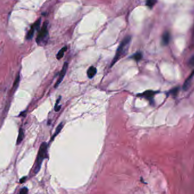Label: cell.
<instances>
[{"mask_svg": "<svg viewBox=\"0 0 194 194\" xmlns=\"http://www.w3.org/2000/svg\"><path fill=\"white\" fill-rule=\"evenodd\" d=\"M131 40V38L130 36H127L122 40L121 43L120 44L118 48L117 49L115 57L113 58L112 63L110 64V67H112L117 61H119V60H120L124 55H126L128 49L129 48Z\"/></svg>", "mask_w": 194, "mask_h": 194, "instance_id": "obj_1", "label": "cell"}, {"mask_svg": "<svg viewBox=\"0 0 194 194\" xmlns=\"http://www.w3.org/2000/svg\"><path fill=\"white\" fill-rule=\"evenodd\" d=\"M47 144L46 142H44L39 148L38 154L36 161V164L35 166V173H37L39 171L41 165L44 158L47 157Z\"/></svg>", "mask_w": 194, "mask_h": 194, "instance_id": "obj_2", "label": "cell"}, {"mask_svg": "<svg viewBox=\"0 0 194 194\" xmlns=\"http://www.w3.org/2000/svg\"><path fill=\"white\" fill-rule=\"evenodd\" d=\"M48 35V23L47 22H44L43 27L39 31V34L37 36L36 39V42L38 44L41 45L44 43V42L47 40V37Z\"/></svg>", "mask_w": 194, "mask_h": 194, "instance_id": "obj_3", "label": "cell"}, {"mask_svg": "<svg viewBox=\"0 0 194 194\" xmlns=\"http://www.w3.org/2000/svg\"><path fill=\"white\" fill-rule=\"evenodd\" d=\"M68 63H65L64 64L63 67L62 68V69L60 73V74H59V77H58V81H56V83H55V87L56 88L57 87H58V85L61 83L62 82V81L63 80L64 77L65 75V74L67 73V69H68Z\"/></svg>", "mask_w": 194, "mask_h": 194, "instance_id": "obj_4", "label": "cell"}, {"mask_svg": "<svg viewBox=\"0 0 194 194\" xmlns=\"http://www.w3.org/2000/svg\"><path fill=\"white\" fill-rule=\"evenodd\" d=\"M156 93L157 92H153L152 90H148V91H146L145 92H142L141 94H138L137 96L144 98L146 99H148V101H149L150 102H152L153 101V97Z\"/></svg>", "mask_w": 194, "mask_h": 194, "instance_id": "obj_5", "label": "cell"}, {"mask_svg": "<svg viewBox=\"0 0 194 194\" xmlns=\"http://www.w3.org/2000/svg\"><path fill=\"white\" fill-rule=\"evenodd\" d=\"M170 40V34L169 32L164 33L162 36V43L164 45H166L169 43Z\"/></svg>", "mask_w": 194, "mask_h": 194, "instance_id": "obj_6", "label": "cell"}, {"mask_svg": "<svg viewBox=\"0 0 194 194\" xmlns=\"http://www.w3.org/2000/svg\"><path fill=\"white\" fill-rule=\"evenodd\" d=\"M194 77V70L192 72V73L190 74L189 77L187 78V79L186 80L185 83H184V85H183V88L184 89V90H186L189 89V85L191 83V81L192 80V78Z\"/></svg>", "mask_w": 194, "mask_h": 194, "instance_id": "obj_7", "label": "cell"}, {"mask_svg": "<svg viewBox=\"0 0 194 194\" xmlns=\"http://www.w3.org/2000/svg\"><path fill=\"white\" fill-rule=\"evenodd\" d=\"M97 70L95 67L92 66L88 69L87 71V77L90 79L92 78L95 76V75L97 73Z\"/></svg>", "mask_w": 194, "mask_h": 194, "instance_id": "obj_8", "label": "cell"}, {"mask_svg": "<svg viewBox=\"0 0 194 194\" xmlns=\"http://www.w3.org/2000/svg\"><path fill=\"white\" fill-rule=\"evenodd\" d=\"M24 131H23V130L20 128L19 130V133H18V138H17V145H19L21 142L23 141V139H24Z\"/></svg>", "mask_w": 194, "mask_h": 194, "instance_id": "obj_9", "label": "cell"}, {"mask_svg": "<svg viewBox=\"0 0 194 194\" xmlns=\"http://www.w3.org/2000/svg\"><path fill=\"white\" fill-rule=\"evenodd\" d=\"M35 30H36L34 26L33 25L31 26V29L28 32V33H27V35H26V39L27 40H30L33 39V38L34 36V33H35Z\"/></svg>", "mask_w": 194, "mask_h": 194, "instance_id": "obj_10", "label": "cell"}, {"mask_svg": "<svg viewBox=\"0 0 194 194\" xmlns=\"http://www.w3.org/2000/svg\"><path fill=\"white\" fill-rule=\"evenodd\" d=\"M67 49H68L67 48V47L65 46L58 51V53L57 54V56H56V58H58V60H60V59L63 58L64 53L67 51Z\"/></svg>", "mask_w": 194, "mask_h": 194, "instance_id": "obj_11", "label": "cell"}, {"mask_svg": "<svg viewBox=\"0 0 194 194\" xmlns=\"http://www.w3.org/2000/svg\"><path fill=\"white\" fill-rule=\"evenodd\" d=\"M64 124L63 123H61L58 124V126L57 127L56 129V131H55V132L54 133V136L52 137V140L54 139V138L56 137V136H58V133L60 132V131H61L62 128H63Z\"/></svg>", "mask_w": 194, "mask_h": 194, "instance_id": "obj_12", "label": "cell"}, {"mask_svg": "<svg viewBox=\"0 0 194 194\" xmlns=\"http://www.w3.org/2000/svg\"><path fill=\"white\" fill-rule=\"evenodd\" d=\"M142 58V54H141V52H137L131 56V58L136 60V61H140V60H141Z\"/></svg>", "mask_w": 194, "mask_h": 194, "instance_id": "obj_13", "label": "cell"}, {"mask_svg": "<svg viewBox=\"0 0 194 194\" xmlns=\"http://www.w3.org/2000/svg\"><path fill=\"white\" fill-rule=\"evenodd\" d=\"M156 2H157V0H146V5L148 8L152 9L155 5Z\"/></svg>", "mask_w": 194, "mask_h": 194, "instance_id": "obj_14", "label": "cell"}, {"mask_svg": "<svg viewBox=\"0 0 194 194\" xmlns=\"http://www.w3.org/2000/svg\"><path fill=\"white\" fill-rule=\"evenodd\" d=\"M60 99H61V97H59V98L58 99V100H57V101H56V105H55V106L54 109H55V111L56 112L59 111V110H60V108H61V106H58V105Z\"/></svg>", "mask_w": 194, "mask_h": 194, "instance_id": "obj_15", "label": "cell"}, {"mask_svg": "<svg viewBox=\"0 0 194 194\" xmlns=\"http://www.w3.org/2000/svg\"><path fill=\"white\" fill-rule=\"evenodd\" d=\"M20 75L18 74L17 76V77H16V79L15 80L14 83V85H13V88L14 89H16V87H17V86H18V84H19V83H20Z\"/></svg>", "mask_w": 194, "mask_h": 194, "instance_id": "obj_16", "label": "cell"}, {"mask_svg": "<svg viewBox=\"0 0 194 194\" xmlns=\"http://www.w3.org/2000/svg\"><path fill=\"white\" fill-rule=\"evenodd\" d=\"M28 190L26 188H23L20 190V194H27Z\"/></svg>", "mask_w": 194, "mask_h": 194, "instance_id": "obj_17", "label": "cell"}, {"mask_svg": "<svg viewBox=\"0 0 194 194\" xmlns=\"http://www.w3.org/2000/svg\"><path fill=\"white\" fill-rule=\"evenodd\" d=\"M178 90H179V89H178V87H177V88H175V89H173V90L171 91V93L172 94H177L178 93Z\"/></svg>", "mask_w": 194, "mask_h": 194, "instance_id": "obj_18", "label": "cell"}, {"mask_svg": "<svg viewBox=\"0 0 194 194\" xmlns=\"http://www.w3.org/2000/svg\"><path fill=\"white\" fill-rule=\"evenodd\" d=\"M189 64L191 65V66H192V67H194V56H193L191 58H190V60H189Z\"/></svg>", "mask_w": 194, "mask_h": 194, "instance_id": "obj_19", "label": "cell"}]
</instances>
